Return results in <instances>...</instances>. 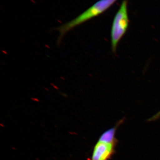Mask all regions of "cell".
Instances as JSON below:
<instances>
[{
	"label": "cell",
	"mask_w": 160,
	"mask_h": 160,
	"mask_svg": "<svg viewBox=\"0 0 160 160\" xmlns=\"http://www.w3.org/2000/svg\"><path fill=\"white\" fill-rule=\"evenodd\" d=\"M116 1L100 0L76 18L58 27L56 29L59 32V35L58 43L61 42L64 37L72 29L102 14Z\"/></svg>",
	"instance_id": "1"
},
{
	"label": "cell",
	"mask_w": 160,
	"mask_h": 160,
	"mask_svg": "<svg viewBox=\"0 0 160 160\" xmlns=\"http://www.w3.org/2000/svg\"><path fill=\"white\" fill-rule=\"evenodd\" d=\"M129 23L127 1H124L115 16L112 26L111 45L114 53L117 51L120 41L127 31Z\"/></svg>",
	"instance_id": "2"
},
{
	"label": "cell",
	"mask_w": 160,
	"mask_h": 160,
	"mask_svg": "<svg viewBox=\"0 0 160 160\" xmlns=\"http://www.w3.org/2000/svg\"><path fill=\"white\" fill-rule=\"evenodd\" d=\"M117 143L98 141L93 148L91 160L110 159L114 153Z\"/></svg>",
	"instance_id": "3"
},
{
	"label": "cell",
	"mask_w": 160,
	"mask_h": 160,
	"mask_svg": "<svg viewBox=\"0 0 160 160\" xmlns=\"http://www.w3.org/2000/svg\"><path fill=\"white\" fill-rule=\"evenodd\" d=\"M117 126L112 128L103 132V134L100 136L98 141L107 142H117L116 138H115V133L116 129L118 128Z\"/></svg>",
	"instance_id": "4"
}]
</instances>
